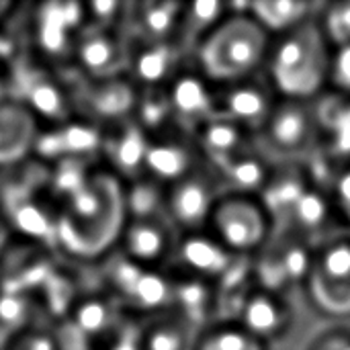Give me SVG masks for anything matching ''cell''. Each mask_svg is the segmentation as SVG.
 <instances>
[{"label":"cell","instance_id":"18","mask_svg":"<svg viewBox=\"0 0 350 350\" xmlns=\"http://www.w3.org/2000/svg\"><path fill=\"white\" fill-rule=\"evenodd\" d=\"M84 27V6L72 2H47L33 16V35L39 49L51 57L72 55L78 31Z\"/></svg>","mask_w":350,"mask_h":350},{"label":"cell","instance_id":"26","mask_svg":"<svg viewBox=\"0 0 350 350\" xmlns=\"http://www.w3.org/2000/svg\"><path fill=\"white\" fill-rule=\"evenodd\" d=\"M275 162H271L267 156L258 154L254 148L240 154L232 162L224 164L221 168H215L213 174L217 178L221 195H246V197H258L262 189L267 187L271 174H273Z\"/></svg>","mask_w":350,"mask_h":350},{"label":"cell","instance_id":"9","mask_svg":"<svg viewBox=\"0 0 350 350\" xmlns=\"http://www.w3.org/2000/svg\"><path fill=\"white\" fill-rule=\"evenodd\" d=\"M306 289L314 308L326 316L350 314V242L330 240L314 250Z\"/></svg>","mask_w":350,"mask_h":350},{"label":"cell","instance_id":"19","mask_svg":"<svg viewBox=\"0 0 350 350\" xmlns=\"http://www.w3.org/2000/svg\"><path fill=\"white\" fill-rule=\"evenodd\" d=\"M148 146H150L148 133L133 119L103 129L100 154L107 158L111 172L117 178H121L125 185L146 176L144 166H146Z\"/></svg>","mask_w":350,"mask_h":350},{"label":"cell","instance_id":"16","mask_svg":"<svg viewBox=\"0 0 350 350\" xmlns=\"http://www.w3.org/2000/svg\"><path fill=\"white\" fill-rule=\"evenodd\" d=\"M103 129L84 119H72L62 125L39 131L33 152L45 164H53L66 158L90 160V156L100 154Z\"/></svg>","mask_w":350,"mask_h":350},{"label":"cell","instance_id":"44","mask_svg":"<svg viewBox=\"0 0 350 350\" xmlns=\"http://www.w3.org/2000/svg\"><path fill=\"white\" fill-rule=\"evenodd\" d=\"M2 191H4V172L0 170V199H2Z\"/></svg>","mask_w":350,"mask_h":350},{"label":"cell","instance_id":"7","mask_svg":"<svg viewBox=\"0 0 350 350\" xmlns=\"http://www.w3.org/2000/svg\"><path fill=\"white\" fill-rule=\"evenodd\" d=\"M10 66L6 82L12 100L27 107L37 121L51 123V127L74 119L72 96L62 76L31 62H10Z\"/></svg>","mask_w":350,"mask_h":350},{"label":"cell","instance_id":"27","mask_svg":"<svg viewBox=\"0 0 350 350\" xmlns=\"http://www.w3.org/2000/svg\"><path fill=\"white\" fill-rule=\"evenodd\" d=\"M228 2L219 0H199V2H185L180 21L176 27L174 43L185 51L193 53L199 45L209 37V33L228 16Z\"/></svg>","mask_w":350,"mask_h":350},{"label":"cell","instance_id":"17","mask_svg":"<svg viewBox=\"0 0 350 350\" xmlns=\"http://www.w3.org/2000/svg\"><path fill=\"white\" fill-rule=\"evenodd\" d=\"M291 308L281 295L252 285L238 299V314L232 322L240 324L260 342H267L283 336L291 326Z\"/></svg>","mask_w":350,"mask_h":350},{"label":"cell","instance_id":"34","mask_svg":"<svg viewBox=\"0 0 350 350\" xmlns=\"http://www.w3.org/2000/svg\"><path fill=\"white\" fill-rule=\"evenodd\" d=\"M164 193L162 185L144 176L125 185V207L129 219L164 217Z\"/></svg>","mask_w":350,"mask_h":350},{"label":"cell","instance_id":"37","mask_svg":"<svg viewBox=\"0 0 350 350\" xmlns=\"http://www.w3.org/2000/svg\"><path fill=\"white\" fill-rule=\"evenodd\" d=\"M96 350H144L139 318L125 314V318L119 322V326L113 330V334Z\"/></svg>","mask_w":350,"mask_h":350},{"label":"cell","instance_id":"33","mask_svg":"<svg viewBox=\"0 0 350 350\" xmlns=\"http://www.w3.org/2000/svg\"><path fill=\"white\" fill-rule=\"evenodd\" d=\"M35 308H37L35 295L0 287V332L4 338H8V342L14 336L35 328L33 326Z\"/></svg>","mask_w":350,"mask_h":350},{"label":"cell","instance_id":"35","mask_svg":"<svg viewBox=\"0 0 350 350\" xmlns=\"http://www.w3.org/2000/svg\"><path fill=\"white\" fill-rule=\"evenodd\" d=\"M316 23L328 45L340 47L350 43V4H324Z\"/></svg>","mask_w":350,"mask_h":350},{"label":"cell","instance_id":"12","mask_svg":"<svg viewBox=\"0 0 350 350\" xmlns=\"http://www.w3.org/2000/svg\"><path fill=\"white\" fill-rule=\"evenodd\" d=\"M131 41L117 31L82 27L72 45L76 72L90 80L127 76Z\"/></svg>","mask_w":350,"mask_h":350},{"label":"cell","instance_id":"30","mask_svg":"<svg viewBox=\"0 0 350 350\" xmlns=\"http://www.w3.org/2000/svg\"><path fill=\"white\" fill-rule=\"evenodd\" d=\"M324 4L301 0H258L250 6V16L271 35L279 37L308 21H314Z\"/></svg>","mask_w":350,"mask_h":350},{"label":"cell","instance_id":"1","mask_svg":"<svg viewBox=\"0 0 350 350\" xmlns=\"http://www.w3.org/2000/svg\"><path fill=\"white\" fill-rule=\"evenodd\" d=\"M125 183L111 170H92L74 195L57 203L55 248L88 262L109 256L127 224Z\"/></svg>","mask_w":350,"mask_h":350},{"label":"cell","instance_id":"43","mask_svg":"<svg viewBox=\"0 0 350 350\" xmlns=\"http://www.w3.org/2000/svg\"><path fill=\"white\" fill-rule=\"evenodd\" d=\"M12 8H14V4H12L10 0H0V21H2Z\"/></svg>","mask_w":350,"mask_h":350},{"label":"cell","instance_id":"21","mask_svg":"<svg viewBox=\"0 0 350 350\" xmlns=\"http://www.w3.org/2000/svg\"><path fill=\"white\" fill-rule=\"evenodd\" d=\"M203 158L189 137H160L150 139L144 174L162 187H170L176 180L185 178L199 166H203Z\"/></svg>","mask_w":350,"mask_h":350},{"label":"cell","instance_id":"4","mask_svg":"<svg viewBox=\"0 0 350 350\" xmlns=\"http://www.w3.org/2000/svg\"><path fill=\"white\" fill-rule=\"evenodd\" d=\"M103 277L109 287L107 293L127 316L142 320L172 308L174 277L160 273V269L142 267L119 250L105 256Z\"/></svg>","mask_w":350,"mask_h":350},{"label":"cell","instance_id":"42","mask_svg":"<svg viewBox=\"0 0 350 350\" xmlns=\"http://www.w3.org/2000/svg\"><path fill=\"white\" fill-rule=\"evenodd\" d=\"M12 236V230L8 228V224L4 221V217H0V252L6 250V244Z\"/></svg>","mask_w":350,"mask_h":350},{"label":"cell","instance_id":"8","mask_svg":"<svg viewBox=\"0 0 350 350\" xmlns=\"http://www.w3.org/2000/svg\"><path fill=\"white\" fill-rule=\"evenodd\" d=\"M221 197L213 170L203 164L185 178L166 187L164 217L178 236L207 232L209 217Z\"/></svg>","mask_w":350,"mask_h":350},{"label":"cell","instance_id":"40","mask_svg":"<svg viewBox=\"0 0 350 350\" xmlns=\"http://www.w3.org/2000/svg\"><path fill=\"white\" fill-rule=\"evenodd\" d=\"M334 191H336V201L338 205L350 211V170H345L336 176L334 180Z\"/></svg>","mask_w":350,"mask_h":350},{"label":"cell","instance_id":"36","mask_svg":"<svg viewBox=\"0 0 350 350\" xmlns=\"http://www.w3.org/2000/svg\"><path fill=\"white\" fill-rule=\"evenodd\" d=\"M84 6V27L100 29V31H117L121 33V25L127 16V2H88Z\"/></svg>","mask_w":350,"mask_h":350},{"label":"cell","instance_id":"23","mask_svg":"<svg viewBox=\"0 0 350 350\" xmlns=\"http://www.w3.org/2000/svg\"><path fill=\"white\" fill-rule=\"evenodd\" d=\"M39 121L27 107L8 98L0 103V170L18 166L33 152Z\"/></svg>","mask_w":350,"mask_h":350},{"label":"cell","instance_id":"25","mask_svg":"<svg viewBox=\"0 0 350 350\" xmlns=\"http://www.w3.org/2000/svg\"><path fill=\"white\" fill-rule=\"evenodd\" d=\"M203 162L215 170L224 164L232 162L240 154L252 150L250 133L238 127L232 121H226L221 117L211 119L195 137H193Z\"/></svg>","mask_w":350,"mask_h":350},{"label":"cell","instance_id":"20","mask_svg":"<svg viewBox=\"0 0 350 350\" xmlns=\"http://www.w3.org/2000/svg\"><path fill=\"white\" fill-rule=\"evenodd\" d=\"M185 51L174 41L131 43L127 78L139 88H166L183 72Z\"/></svg>","mask_w":350,"mask_h":350},{"label":"cell","instance_id":"41","mask_svg":"<svg viewBox=\"0 0 350 350\" xmlns=\"http://www.w3.org/2000/svg\"><path fill=\"white\" fill-rule=\"evenodd\" d=\"M14 57V41L0 31V62H12Z\"/></svg>","mask_w":350,"mask_h":350},{"label":"cell","instance_id":"29","mask_svg":"<svg viewBox=\"0 0 350 350\" xmlns=\"http://www.w3.org/2000/svg\"><path fill=\"white\" fill-rule=\"evenodd\" d=\"M144 350H191L197 328L172 308L148 318H142Z\"/></svg>","mask_w":350,"mask_h":350},{"label":"cell","instance_id":"15","mask_svg":"<svg viewBox=\"0 0 350 350\" xmlns=\"http://www.w3.org/2000/svg\"><path fill=\"white\" fill-rule=\"evenodd\" d=\"M176 242L178 234L166 217L127 219L115 250L142 267L158 269L162 262L172 260Z\"/></svg>","mask_w":350,"mask_h":350},{"label":"cell","instance_id":"11","mask_svg":"<svg viewBox=\"0 0 350 350\" xmlns=\"http://www.w3.org/2000/svg\"><path fill=\"white\" fill-rule=\"evenodd\" d=\"M312 258L314 250L306 242L277 232V238H271L254 256L252 275L256 277V287L281 295L287 287L306 283Z\"/></svg>","mask_w":350,"mask_h":350},{"label":"cell","instance_id":"10","mask_svg":"<svg viewBox=\"0 0 350 350\" xmlns=\"http://www.w3.org/2000/svg\"><path fill=\"white\" fill-rule=\"evenodd\" d=\"M66 86L70 90L74 115L78 119L94 123L100 129L103 125L113 127L133 119L139 88L127 76L103 80H90L82 76L78 84Z\"/></svg>","mask_w":350,"mask_h":350},{"label":"cell","instance_id":"3","mask_svg":"<svg viewBox=\"0 0 350 350\" xmlns=\"http://www.w3.org/2000/svg\"><path fill=\"white\" fill-rule=\"evenodd\" d=\"M271 41L250 14H228L195 51L199 74L211 86L254 78L267 62Z\"/></svg>","mask_w":350,"mask_h":350},{"label":"cell","instance_id":"32","mask_svg":"<svg viewBox=\"0 0 350 350\" xmlns=\"http://www.w3.org/2000/svg\"><path fill=\"white\" fill-rule=\"evenodd\" d=\"M133 121L148 133L150 139H154L156 133H160L162 137H168L166 129L174 127V121H172V111H170L166 88L139 90L137 105L133 111Z\"/></svg>","mask_w":350,"mask_h":350},{"label":"cell","instance_id":"22","mask_svg":"<svg viewBox=\"0 0 350 350\" xmlns=\"http://www.w3.org/2000/svg\"><path fill=\"white\" fill-rule=\"evenodd\" d=\"M185 2L176 0H144L127 2L125 25L131 43H164L174 41Z\"/></svg>","mask_w":350,"mask_h":350},{"label":"cell","instance_id":"39","mask_svg":"<svg viewBox=\"0 0 350 350\" xmlns=\"http://www.w3.org/2000/svg\"><path fill=\"white\" fill-rule=\"evenodd\" d=\"M6 350H59L55 332H49L45 328H31L18 336H14Z\"/></svg>","mask_w":350,"mask_h":350},{"label":"cell","instance_id":"6","mask_svg":"<svg viewBox=\"0 0 350 350\" xmlns=\"http://www.w3.org/2000/svg\"><path fill=\"white\" fill-rule=\"evenodd\" d=\"M322 127L318 111L310 103L279 100L265 127L256 133L265 152L277 164L299 162L310 156L320 139Z\"/></svg>","mask_w":350,"mask_h":350},{"label":"cell","instance_id":"31","mask_svg":"<svg viewBox=\"0 0 350 350\" xmlns=\"http://www.w3.org/2000/svg\"><path fill=\"white\" fill-rule=\"evenodd\" d=\"M191 350H267L265 342L248 334L240 324L215 320L197 332Z\"/></svg>","mask_w":350,"mask_h":350},{"label":"cell","instance_id":"2","mask_svg":"<svg viewBox=\"0 0 350 350\" xmlns=\"http://www.w3.org/2000/svg\"><path fill=\"white\" fill-rule=\"evenodd\" d=\"M330 45L316 18L273 37L267 55L269 84L279 100L312 103L328 84Z\"/></svg>","mask_w":350,"mask_h":350},{"label":"cell","instance_id":"13","mask_svg":"<svg viewBox=\"0 0 350 350\" xmlns=\"http://www.w3.org/2000/svg\"><path fill=\"white\" fill-rule=\"evenodd\" d=\"M279 96L269 82L248 78L228 86H215L217 117L236 123L250 135H256L269 121Z\"/></svg>","mask_w":350,"mask_h":350},{"label":"cell","instance_id":"24","mask_svg":"<svg viewBox=\"0 0 350 350\" xmlns=\"http://www.w3.org/2000/svg\"><path fill=\"white\" fill-rule=\"evenodd\" d=\"M123 318L125 312L109 293H90L80 295L74 301L64 322H68L94 349H98L113 334Z\"/></svg>","mask_w":350,"mask_h":350},{"label":"cell","instance_id":"5","mask_svg":"<svg viewBox=\"0 0 350 350\" xmlns=\"http://www.w3.org/2000/svg\"><path fill=\"white\" fill-rule=\"evenodd\" d=\"M273 230L260 199L246 195H221L207 226V232L226 250L242 258L258 254Z\"/></svg>","mask_w":350,"mask_h":350},{"label":"cell","instance_id":"38","mask_svg":"<svg viewBox=\"0 0 350 350\" xmlns=\"http://www.w3.org/2000/svg\"><path fill=\"white\" fill-rule=\"evenodd\" d=\"M328 84H332L338 92L350 96V43L334 47L330 55Z\"/></svg>","mask_w":350,"mask_h":350},{"label":"cell","instance_id":"28","mask_svg":"<svg viewBox=\"0 0 350 350\" xmlns=\"http://www.w3.org/2000/svg\"><path fill=\"white\" fill-rule=\"evenodd\" d=\"M172 310L185 316L197 330L213 324V312L217 310V287L189 275L174 277Z\"/></svg>","mask_w":350,"mask_h":350},{"label":"cell","instance_id":"14","mask_svg":"<svg viewBox=\"0 0 350 350\" xmlns=\"http://www.w3.org/2000/svg\"><path fill=\"white\" fill-rule=\"evenodd\" d=\"M172 121L183 137L193 139L215 113V86H211L199 72L183 70L166 86Z\"/></svg>","mask_w":350,"mask_h":350}]
</instances>
